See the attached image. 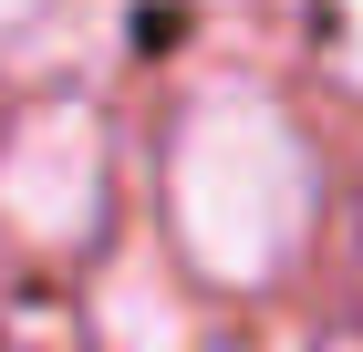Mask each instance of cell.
Instances as JSON below:
<instances>
[{
  "label": "cell",
  "instance_id": "obj_1",
  "mask_svg": "<svg viewBox=\"0 0 363 352\" xmlns=\"http://www.w3.org/2000/svg\"><path fill=\"white\" fill-rule=\"evenodd\" d=\"M177 239L197 270L218 280H270L311 228V145L291 135V114L250 83L197 93L177 125Z\"/></svg>",
  "mask_w": 363,
  "mask_h": 352
},
{
  "label": "cell",
  "instance_id": "obj_2",
  "mask_svg": "<svg viewBox=\"0 0 363 352\" xmlns=\"http://www.w3.org/2000/svg\"><path fill=\"white\" fill-rule=\"evenodd\" d=\"M0 217L42 249H84L104 217V125L84 104H42L0 145Z\"/></svg>",
  "mask_w": 363,
  "mask_h": 352
},
{
  "label": "cell",
  "instance_id": "obj_3",
  "mask_svg": "<svg viewBox=\"0 0 363 352\" xmlns=\"http://www.w3.org/2000/svg\"><path fill=\"white\" fill-rule=\"evenodd\" d=\"M333 62H342V73L363 83V21H342V31H333Z\"/></svg>",
  "mask_w": 363,
  "mask_h": 352
}]
</instances>
